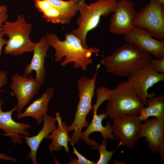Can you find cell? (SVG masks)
<instances>
[{"instance_id":"8","label":"cell","mask_w":164,"mask_h":164,"mask_svg":"<svg viewBox=\"0 0 164 164\" xmlns=\"http://www.w3.org/2000/svg\"><path fill=\"white\" fill-rule=\"evenodd\" d=\"M164 80V73L156 71L150 61L128 77L127 81L146 106L147 99L155 95L154 92L149 94V89Z\"/></svg>"},{"instance_id":"31","label":"cell","mask_w":164,"mask_h":164,"mask_svg":"<svg viewBox=\"0 0 164 164\" xmlns=\"http://www.w3.org/2000/svg\"><path fill=\"white\" fill-rule=\"evenodd\" d=\"M162 6L164 8V0H159Z\"/></svg>"},{"instance_id":"30","label":"cell","mask_w":164,"mask_h":164,"mask_svg":"<svg viewBox=\"0 0 164 164\" xmlns=\"http://www.w3.org/2000/svg\"><path fill=\"white\" fill-rule=\"evenodd\" d=\"M3 36L2 30H0V56L2 55L3 46L6 45L7 42V40L3 38Z\"/></svg>"},{"instance_id":"17","label":"cell","mask_w":164,"mask_h":164,"mask_svg":"<svg viewBox=\"0 0 164 164\" xmlns=\"http://www.w3.org/2000/svg\"><path fill=\"white\" fill-rule=\"evenodd\" d=\"M107 117L106 112L98 115L97 114H94L91 123L89 124L86 130L82 132L81 139L94 149H97L99 145L95 140L90 139L89 138V135L93 132H100L103 138H109L112 141L116 140L113 135L112 125L110 122L108 121L105 126L102 125V121Z\"/></svg>"},{"instance_id":"2","label":"cell","mask_w":164,"mask_h":164,"mask_svg":"<svg viewBox=\"0 0 164 164\" xmlns=\"http://www.w3.org/2000/svg\"><path fill=\"white\" fill-rule=\"evenodd\" d=\"M152 58L149 53L127 43L117 47L111 54L103 57L101 63L107 72L116 76L128 77Z\"/></svg>"},{"instance_id":"29","label":"cell","mask_w":164,"mask_h":164,"mask_svg":"<svg viewBox=\"0 0 164 164\" xmlns=\"http://www.w3.org/2000/svg\"><path fill=\"white\" fill-rule=\"evenodd\" d=\"M0 159L5 161H10L17 163V160L12 157L9 156L4 153H0Z\"/></svg>"},{"instance_id":"4","label":"cell","mask_w":164,"mask_h":164,"mask_svg":"<svg viewBox=\"0 0 164 164\" xmlns=\"http://www.w3.org/2000/svg\"><path fill=\"white\" fill-rule=\"evenodd\" d=\"M100 67V64L97 65L92 78L81 76L78 80L77 88L78 91L79 101L73 121L68 128L69 133L73 131L69 139V142L72 145L79 142L81 139L83 128H87L89 125L86 120V117L93 109L92 100L94 95L95 83Z\"/></svg>"},{"instance_id":"25","label":"cell","mask_w":164,"mask_h":164,"mask_svg":"<svg viewBox=\"0 0 164 164\" xmlns=\"http://www.w3.org/2000/svg\"><path fill=\"white\" fill-rule=\"evenodd\" d=\"M72 152L77 156L76 158H71L70 161L69 162L70 164H96V162L90 161L79 152L76 148L73 146V151Z\"/></svg>"},{"instance_id":"18","label":"cell","mask_w":164,"mask_h":164,"mask_svg":"<svg viewBox=\"0 0 164 164\" xmlns=\"http://www.w3.org/2000/svg\"><path fill=\"white\" fill-rule=\"evenodd\" d=\"M54 87L48 88L41 96L30 104L23 112L18 113L17 118L21 119L30 117L36 120L39 124L43 121L44 116L47 114L49 109V104L54 95Z\"/></svg>"},{"instance_id":"14","label":"cell","mask_w":164,"mask_h":164,"mask_svg":"<svg viewBox=\"0 0 164 164\" xmlns=\"http://www.w3.org/2000/svg\"><path fill=\"white\" fill-rule=\"evenodd\" d=\"M3 103L2 101H0V128L5 132L4 136L10 138L13 146L21 145L23 140L21 135L30 136V133L27 130L31 128V125L29 124L14 121L12 115L16 111L15 106L10 110L4 112L2 109Z\"/></svg>"},{"instance_id":"27","label":"cell","mask_w":164,"mask_h":164,"mask_svg":"<svg viewBox=\"0 0 164 164\" xmlns=\"http://www.w3.org/2000/svg\"><path fill=\"white\" fill-rule=\"evenodd\" d=\"M7 6L6 5H0V30H2L4 23L7 21L8 18Z\"/></svg>"},{"instance_id":"16","label":"cell","mask_w":164,"mask_h":164,"mask_svg":"<svg viewBox=\"0 0 164 164\" xmlns=\"http://www.w3.org/2000/svg\"><path fill=\"white\" fill-rule=\"evenodd\" d=\"M44 123L42 128L36 135L31 137L21 135L25 140V142L30 149V152L25 159H30L33 164H37L36 154L38 148L43 140L47 139L49 135L56 128V117L45 115L43 117Z\"/></svg>"},{"instance_id":"10","label":"cell","mask_w":164,"mask_h":164,"mask_svg":"<svg viewBox=\"0 0 164 164\" xmlns=\"http://www.w3.org/2000/svg\"><path fill=\"white\" fill-rule=\"evenodd\" d=\"M145 137V141L153 154L159 153L164 161V118L154 117L141 123L138 140Z\"/></svg>"},{"instance_id":"11","label":"cell","mask_w":164,"mask_h":164,"mask_svg":"<svg viewBox=\"0 0 164 164\" xmlns=\"http://www.w3.org/2000/svg\"><path fill=\"white\" fill-rule=\"evenodd\" d=\"M132 0H119L110 22L109 31L116 35H125L136 26L133 21L137 12Z\"/></svg>"},{"instance_id":"3","label":"cell","mask_w":164,"mask_h":164,"mask_svg":"<svg viewBox=\"0 0 164 164\" xmlns=\"http://www.w3.org/2000/svg\"><path fill=\"white\" fill-rule=\"evenodd\" d=\"M117 0H97L87 4L84 0L77 2L80 15L76 21L77 28L71 33L78 38L83 46L88 48L86 38L88 33L98 25L102 16L107 17L113 12L117 3Z\"/></svg>"},{"instance_id":"5","label":"cell","mask_w":164,"mask_h":164,"mask_svg":"<svg viewBox=\"0 0 164 164\" xmlns=\"http://www.w3.org/2000/svg\"><path fill=\"white\" fill-rule=\"evenodd\" d=\"M106 112L111 120L125 114L139 115L145 105L127 81L111 90Z\"/></svg>"},{"instance_id":"9","label":"cell","mask_w":164,"mask_h":164,"mask_svg":"<svg viewBox=\"0 0 164 164\" xmlns=\"http://www.w3.org/2000/svg\"><path fill=\"white\" fill-rule=\"evenodd\" d=\"M138 115L125 114L113 120V134L116 139L120 140L121 146L130 149L135 148L142 123Z\"/></svg>"},{"instance_id":"22","label":"cell","mask_w":164,"mask_h":164,"mask_svg":"<svg viewBox=\"0 0 164 164\" xmlns=\"http://www.w3.org/2000/svg\"><path fill=\"white\" fill-rule=\"evenodd\" d=\"M34 2L38 0H32ZM50 2L62 14L65 24L70 23L78 13L77 2L72 0H46Z\"/></svg>"},{"instance_id":"13","label":"cell","mask_w":164,"mask_h":164,"mask_svg":"<svg viewBox=\"0 0 164 164\" xmlns=\"http://www.w3.org/2000/svg\"><path fill=\"white\" fill-rule=\"evenodd\" d=\"M127 43L134 44L141 50L151 53L156 59L164 57V40L153 38L147 30L135 26L124 35Z\"/></svg>"},{"instance_id":"24","label":"cell","mask_w":164,"mask_h":164,"mask_svg":"<svg viewBox=\"0 0 164 164\" xmlns=\"http://www.w3.org/2000/svg\"><path fill=\"white\" fill-rule=\"evenodd\" d=\"M111 91V90L107 87H100L97 88L96 91V101L93 106L94 114H97V110L100 105L104 101L108 100Z\"/></svg>"},{"instance_id":"21","label":"cell","mask_w":164,"mask_h":164,"mask_svg":"<svg viewBox=\"0 0 164 164\" xmlns=\"http://www.w3.org/2000/svg\"><path fill=\"white\" fill-rule=\"evenodd\" d=\"M34 2L35 8L42 13L43 17L46 22L54 24H65L62 14L48 1L38 0Z\"/></svg>"},{"instance_id":"32","label":"cell","mask_w":164,"mask_h":164,"mask_svg":"<svg viewBox=\"0 0 164 164\" xmlns=\"http://www.w3.org/2000/svg\"><path fill=\"white\" fill-rule=\"evenodd\" d=\"M74 1H75L76 2H77L78 1H79V0H72Z\"/></svg>"},{"instance_id":"19","label":"cell","mask_w":164,"mask_h":164,"mask_svg":"<svg viewBox=\"0 0 164 164\" xmlns=\"http://www.w3.org/2000/svg\"><path fill=\"white\" fill-rule=\"evenodd\" d=\"M56 117L58 125L56 128L52 132L47 138L52 140V142L49 145V148L53 152V151H60L63 147L66 152H69V126L65 122L62 121L59 112L56 113Z\"/></svg>"},{"instance_id":"1","label":"cell","mask_w":164,"mask_h":164,"mask_svg":"<svg viewBox=\"0 0 164 164\" xmlns=\"http://www.w3.org/2000/svg\"><path fill=\"white\" fill-rule=\"evenodd\" d=\"M46 36L48 44L55 50V61L59 62L65 57L60 63L62 67L72 62L74 69L80 68L84 71L93 62L92 54H98L100 53L98 48L84 47L80 40L71 33L66 34L63 41L60 40L55 33H47Z\"/></svg>"},{"instance_id":"26","label":"cell","mask_w":164,"mask_h":164,"mask_svg":"<svg viewBox=\"0 0 164 164\" xmlns=\"http://www.w3.org/2000/svg\"><path fill=\"white\" fill-rule=\"evenodd\" d=\"M152 66L156 71L164 73V57L160 59H152L150 60Z\"/></svg>"},{"instance_id":"28","label":"cell","mask_w":164,"mask_h":164,"mask_svg":"<svg viewBox=\"0 0 164 164\" xmlns=\"http://www.w3.org/2000/svg\"><path fill=\"white\" fill-rule=\"evenodd\" d=\"M8 74L5 70L0 71V89L5 85L8 82Z\"/></svg>"},{"instance_id":"23","label":"cell","mask_w":164,"mask_h":164,"mask_svg":"<svg viewBox=\"0 0 164 164\" xmlns=\"http://www.w3.org/2000/svg\"><path fill=\"white\" fill-rule=\"evenodd\" d=\"M107 139L103 138L102 142L98 145L97 149L99 154L100 158L96 164H108L110 162L113 153L115 151L121 146V142H120L117 148L114 150L109 151L107 150L106 146Z\"/></svg>"},{"instance_id":"7","label":"cell","mask_w":164,"mask_h":164,"mask_svg":"<svg viewBox=\"0 0 164 164\" xmlns=\"http://www.w3.org/2000/svg\"><path fill=\"white\" fill-rule=\"evenodd\" d=\"M134 24L148 31L154 38L164 39V11L159 0H149L137 12Z\"/></svg>"},{"instance_id":"12","label":"cell","mask_w":164,"mask_h":164,"mask_svg":"<svg viewBox=\"0 0 164 164\" xmlns=\"http://www.w3.org/2000/svg\"><path fill=\"white\" fill-rule=\"evenodd\" d=\"M12 80L10 88L17 99L15 106L16 111L19 113L38 93L41 86L35 79L30 76L15 73L12 76Z\"/></svg>"},{"instance_id":"15","label":"cell","mask_w":164,"mask_h":164,"mask_svg":"<svg viewBox=\"0 0 164 164\" xmlns=\"http://www.w3.org/2000/svg\"><path fill=\"white\" fill-rule=\"evenodd\" d=\"M50 47L47 43L46 36H43L38 42L35 43L33 56L31 62L26 65L24 67L23 75L29 76L32 71H35V80L40 86L46 80L45 58Z\"/></svg>"},{"instance_id":"20","label":"cell","mask_w":164,"mask_h":164,"mask_svg":"<svg viewBox=\"0 0 164 164\" xmlns=\"http://www.w3.org/2000/svg\"><path fill=\"white\" fill-rule=\"evenodd\" d=\"M146 106L141 110L138 116L142 121H145L150 117L164 118L163 94L148 98Z\"/></svg>"},{"instance_id":"6","label":"cell","mask_w":164,"mask_h":164,"mask_svg":"<svg viewBox=\"0 0 164 164\" xmlns=\"http://www.w3.org/2000/svg\"><path fill=\"white\" fill-rule=\"evenodd\" d=\"M32 25L27 22L23 15H20L15 21L5 22L2 32L8 36L4 50L5 53L17 56L27 52L32 53L35 43L29 38Z\"/></svg>"}]
</instances>
